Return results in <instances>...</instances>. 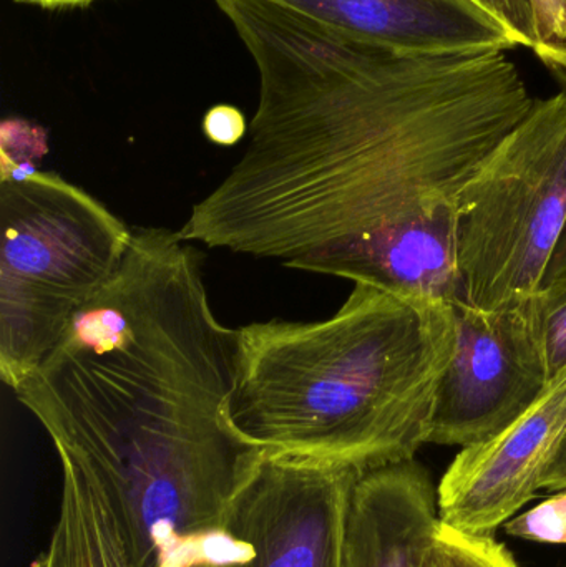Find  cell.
<instances>
[{"label":"cell","mask_w":566,"mask_h":567,"mask_svg":"<svg viewBox=\"0 0 566 567\" xmlns=\"http://www.w3.org/2000/svg\"><path fill=\"white\" fill-rule=\"evenodd\" d=\"M566 440V373L511 426L462 449L439 485L442 523L494 536L542 489Z\"/></svg>","instance_id":"8"},{"label":"cell","mask_w":566,"mask_h":567,"mask_svg":"<svg viewBox=\"0 0 566 567\" xmlns=\"http://www.w3.org/2000/svg\"><path fill=\"white\" fill-rule=\"evenodd\" d=\"M359 472L266 452L229 512V529L251 551L226 567H341L346 503Z\"/></svg>","instance_id":"7"},{"label":"cell","mask_w":566,"mask_h":567,"mask_svg":"<svg viewBox=\"0 0 566 567\" xmlns=\"http://www.w3.org/2000/svg\"><path fill=\"white\" fill-rule=\"evenodd\" d=\"M548 383L566 373V276L542 286L527 299Z\"/></svg>","instance_id":"11"},{"label":"cell","mask_w":566,"mask_h":567,"mask_svg":"<svg viewBox=\"0 0 566 567\" xmlns=\"http://www.w3.org/2000/svg\"><path fill=\"white\" fill-rule=\"evenodd\" d=\"M534 7V52L566 85V0H531Z\"/></svg>","instance_id":"15"},{"label":"cell","mask_w":566,"mask_h":567,"mask_svg":"<svg viewBox=\"0 0 566 567\" xmlns=\"http://www.w3.org/2000/svg\"><path fill=\"white\" fill-rule=\"evenodd\" d=\"M241 330L208 297L120 284L86 303L13 390L60 465L96 489L128 567H226L248 558L229 512L268 450L229 420Z\"/></svg>","instance_id":"2"},{"label":"cell","mask_w":566,"mask_h":567,"mask_svg":"<svg viewBox=\"0 0 566 567\" xmlns=\"http://www.w3.org/2000/svg\"><path fill=\"white\" fill-rule=\"evenodd\" d=\"M474 2H475V0H474Z\"/></svg>","instance_id":"21"},{"label":"cell","mask_w":566,"mask_h":567,"mask_svg":"<svg viewBox=\"0 0 566 567\" xmlns=\"http://www.w3.org/2000/svg\"><path fill=\"white\" fill-rule=\"evenodd\" d=\"M475 2L511 30L512 35L517 39L518 47L534 50L537 33H535L534 7L531 0H475Z\"/></svg>","instance_id":"16"},{"label":"cell","mask_w":566,"mask_h":567,"mask_svg":"<svg viewBox=\"0 0 566 567\" xmlns=\"http://www.w3.org/2000/svg\"><path fill=\"white\" fill-rule=\"evenodd\" d=\"M32 567H128L119 549L89 532L60 533L50 538Z\"/></svg>","instance_id":"13"},{"label":"cell","mask_w":566,"mask_h":567,"mask_svg":"<svg viewBox=\"0 0 566 567\" xmlns=\"http://www.w3.org/2000/svg\"><path fill=\"white\" fill-rule=\"evenodd\" d=\"M13 2L42 7V9H72V7L90 6L95 0H13Z\"/></svg>","instance_id":"20"},{"label":"cell","mask_w":566,"mask_h":567,"mask_svg":"<svg viewBox=\"0 0 566 567\" xmlns=\"http://www.w3.org/2000/svg\"><path fill=\"white\" fill-rule=\"evenodd\" d=\"M441 523L438 489L414 458L359 472L346 503L341 567H422Z\"/></svg>","instance_id":"10"},{"label":"cell","mask_w":566,"mask_h":567,"mask_svg":"<svg viewBox=\"0 0 566 567\" xmlns=\"http://www.w3.org/2000/svg\"><path fill=\"white\" fill-rule=\"evenodd\" d=\"M422 567H521L494 536L469 535L441 523Z\"/></svg>","instance_id":"12"},{"label":"cell","mask_w":566,"mask_h":567,"mask_svg":"<svg viewBox=\"0 0 566 567\" xmlns=\"http://www.w3.org/2000/svg\"><path fill=\"white\" fill-rule=\"evenodd\" d=\"M542 488L555 489V492L566 488V440L560 452L557 453L554 462L548 466L544 482H542Z\"/></svg>","instance_id":"18"},{"label":"cell","mask_w":566,"mask_h":567,"mask_svg":"<svg viewBox=\"0 0 566 567\" xmlns=\"http://www.w3.org/2000/svg\"><path fill=\"white\" fill-rule=\"evenodd\" d=\"M359 42L402 53L518 47L511 30L474 0H269Z\"/></svg>","instance_id":"9"},{"label":"cell","mask_w":566,"mask_h":567,"mask_svg":"<svg viewBox=\"0 0 566 567\" xmlns=\"http://www.w3.org/2000/svg\"><path fill=\"white\" fill-rule=\"evenodd\" d=\"M259 73L248 145L178 235L454 303L455 212L537 100L511 50L402 53L269 0H215Z\"/></svg>","instance_id":"1"},{"label":"cell","mask_w":566,"mask_h":567,"mask_svg":"<svg viewBox=\"0 0 566 567\" xmlns=\"http://www.w3.org/2000/svg\"><path fill=\"white\" fill-rule=\"evenodd\" d=\"M527 299L494 310L454 302V352L439 385L428 443L467 449L487 442L547 392Z\"/></svg>","instance_id":"6"},{"label":"cell","mask_w":566,"mask_h":567,"mask_svg":"<svg viewBox=\"0 0 566 567\" xmlns=\"http://www.w3.org/2000/svg\"><path fill=\"white\" fill-rule=\"evenodd\" d=\"M241 110L233 105H215L206 112L203 118V133L209 142L218 146H233L241 142L248 133Z\"/></svg>","instance_id":"17"},{"label":"cell","mask_w":566,"mask_h":567,"mask_svg":"<svg viewBox=\"0 0 566 567\" xmlns=\"http://www.w3.org/2000/svg\"><path fill=\"white\" fill-rule=\"evenodd\" d=\"M505 533L525 542L566 545V488L508 519Z\"/></svg>","instance_id":"14"},{"label":"cell","mask_w":566,"mask_h":567,"mask_svg":"<svg viewBox=\"0 0 566 567\" xmlns=\"http://www.w3.org/2000/svg\"><path fill=\"white\" fill-rule=\"evenodd\" d=\"M566 276V226L564 235H562L560 243H558L557 249H555L554 258H552L550 266H548L547 276H545V284L557 281V279Z\"/></svg>","instance_id":"19"},{"label":"cell","mask_w":566,"mask_h":567,"mask_svg":"<svg viewBox=\"0 0 566 567\" xmlns=\"http://www.w3.org/2000/svg\"><path fill=\"white\" fill-rule=\"evenodd\" d=\"M566 226V90L537 100L459 196L462 299L501 309L541 289Z\"/></svg>","instance_id":"5"},{"label":"cell","mask_w":566,"mask_h":567,"mask_svg":"<svg viewBox=\"0 0 566 567\" xmlns=\"http://www.w3.org/2000/svg\"><path fill=\"white\" fill-rule=\"evenodd\" d=\"M0 221V377L16 390L119 271L133 229L32 163L2 162Z\"/></svg>","instance_id":"4"},{"label":"cell","mask_w":566,"mask_h":567,"mask_svg":"<svg viewBox=\"0 0 566 567\" xmlns=\"http://www.w3.org/2000/svg\"><path fill=\"white\" fill-rule=\"evenodd\" d=\"M454 343V303L356 284L328 319L241 327L229 420L268 452L358 470L412 460Z\"/></svg>","instance_id":"3"}]
</instances>
